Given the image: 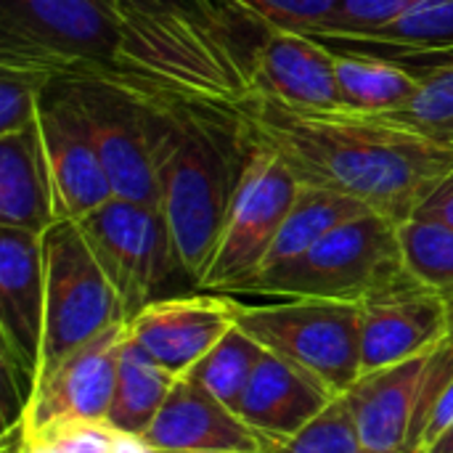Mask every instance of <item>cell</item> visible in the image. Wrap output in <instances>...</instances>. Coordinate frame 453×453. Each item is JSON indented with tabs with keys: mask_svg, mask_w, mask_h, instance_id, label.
<instances>
[{
	"mask_svg": "<svg viewBox=\"0 0 453 453\" xmlns=\"http://www.w3.org/2000/svg\"><path fill=\"white\" fill-rule=\"evenodd\" d=\"M188 453H265V451H234V449H226V451H188Z\"/></svg>",
	"mask_w": 453,
	"mask_h": 453,
	"instance_id": "obj_36",
	"label": "cell"
},
{
	"mask_svg": "<svg viewBox=\"0 0 453 453\" xmlns=\"http://www.w3.org/2000/svg\"><path fill=\"white\" fill-rule=\"evenodd\" d=\"M143 93L154 114L159 207L183 271L199 287L255 143L223 101Z\"/></svg>",
	"mask_w": 453,
	"mask_h": 453,
	"instance_id": "obj_2",
	"label": "cell"
},
{
	"mask_svg": "<svg viewBox=\"0 0 453 453\" xmlns=\"http://www.w3.org/2000/svg\"><path fill=\"white\" fill-rule=\"evenodd\" d=\"M417 281L406 263L398 223L369 210L329 231L305 255L263 271L244 295L366 303Z\"/></svg>",
	"mask_w": 453,
	"mask_h": 453,
	"instance_id": "obj_4",
	"label": "cell"
},
{
	"mask_svg": "<svg viewBox=\"0 0 453 453\" xmlns=\"http://www.w3.org/2000/svg\"><path fill=\"white\" fill-rule=\"evenodd\" d=\"M157 451H265L263 438L234 409L212 398L188 377H178L154 425L143 435Z\"/></svg>",
	"mask_w": 453,
	"mask_h": 453,
	"instance_id": "obj_16",
	"label": "cell"
},
{
	"mask_svg": "<svg viewBox=\"0 0 453 453\" xmlns=\"http://www.w3.org/2000/svg\"><path fill=\"white\" fill-rule=\"evenodd\" d=\"M427 453H453V425L449 427V433H446V435H443V438H441Z\"/></svg>",
	"mask_w": 453,
	"mask_h": 453,
	"instance_id": "obj_35",
	"label": "cell"
},
{
	"mask_svg": "<svg viewBox=\"0 0 453 453\" xmlns=\"http://www.w3.org/2000/svg\"><path fill=\"white\" fill-rule=\"evenodd\" d=\"M58 220L56 186L37 114L32 125L0 135V226L42 236Z\"/></svg>",
	"mask_w": 453,
	"mask_h": 453,
	"instance_id": "obj_19",
	"label": "cell"
},
{
	"mask_svg": "<svg viewBox=\"0 0 453 453\" xmlns=\"http://www.w3.org/2000/svg\"><path fill=\"white\" fill-rule=\"evenodd\" d=\"M337 50L377 53L393 61H414L453 50V0H422L395 21L356 37L321 40Z\"/></svg>",
	"mask_w": 453,
	"mask_h": 453,
	"instance_id": "obj_21",
	"label": "cell"
},
{
	"mask_svg": "<svg viewBox=\"0 0 453 453\" xmlns=\"http://www.w3.org/2000/svg\"><path fill=\"white\" fill-rule=\"evenodd\" d=\"M16 453H56L50 441L42 438V435H32V433H24L21 427L16 430Z\"/></svg>",
	"mask_w": 453,
	"mask_h": 453,
	"instance_id": "obj_33",
	"label": "cell"
},
{
	"mask_svg": "<svg viewBox=\"0 0 453 453\" xmlns=\"http://www.w3.org/2000/svg\"><path fill=\"white\" fill-rule=\"evenodd\" d=\"M361 453H409V451H369V449H366V451H361Z\"/></svg>",
	"mask_w": 453,
	"mask_h": 453,
	"instance_id": "obj_37",
	"label": "cell"
},
{
	"mask_svg": "<svg viewBox=\"0 0 453 453\" xmlns=\"http://www.w3.org/2000/svg\"><path fill=\"white\" fill-rule=\"evenodd\" d=\"M133 16H159V13H170L175 11V5L170 0H122Z\"/></svg>",
	"mask_w": 453,
	"mask_h": 453,
	"instance_id": "obj_34",
	"label": "cell"
},
{
	"mask_svg": "<svg viewBox=\"0 0 453 453\" xmlns=\"http://www.w3.org/2000/svg\"><path fill=\"white\" fill-rule=\"evenodd\" d=\"M453 425V377L451 382L438 393L427 419H425V430H422V441H419V453H427Z\"/></svg>",
	"mask_w": 453,
	"mask_h": 453,
	"instance_id": "obj_30",
	"label": "cell"
},
{
	"mask_svg": "<svg viewBox=\"0 0 453 453\" xmlns=\"http://www.w3.org/2000/svg\"><path fill=\"white\" fill-rule=\"evenodd\" d=\"M130 21L122 0H0V64L53 80L111 77Z\"/></svg>",
	"mask_w": 453,
	"mask_h": 453,
	"instance_id": "obj_3",
	"label": "cell"
},
{
	"mask_svg": "<svg viewBox=\"0 0 453 453\" xmlns=\"http://www.w3.org/2000/svg\"><path fill=\"white\" fill-rule=\"evenodd\" d=\"M332 53L342 111L382 117L411 104L422 85L419 74L403 66L401 61L361 50L332 48Z\"/></svg>",
	"mask_w": 453,
	"mask_h": 453,
	"instance_id": "obj_20",
	"label": "cell"
},
{
	"mask_svg": "<svg viewBox=\"0 0 453 453\" xmlns=\"http://www.w3.org/2000/svg\"><path fill=\"white\" fill-rule=\"evenodd\" d=\"M175 374L159 366L138 342L125 340L119 350V366H117V385H114V398L109 406L106 422L130 435H146L149 427L154 425L159 409L165 406Z\"/></svg>",
	"mask_w": 453,
	"mask_h": 453,
	"instance_id": "obj_22",
	"label": "cell"
},
{
	"mask_svg": "<svg viewBox=\"0 0 453 453\" xmlns=\"http://www.w3.org/2000/svg\"><path fill=\"white\" fill-rule=\"evenodd\" d=\"M45 250V340L40 374L77 348L127 321L122 300L74 220L42 234Z\"/></svg>",
	"mask_w": 453,
	"mask_h": 453,
	"instance_id": "obj_6",
	"label": "cell"
},
{
	"mask_svg": "<svg viewBox=\"0 0 453 453\" xmlns=\"http://www.w3.org/2000/svg\"><path fill=\"white\" fill-rule=\"evenodd\" d=\"M427 353L361 374L342 398L350 406L364 449L411 451V430L419 406Z\"/></svg>",
	"mask_w": 453,
	"mask_h": 453,
	"instance_id": "obj_18",
	"label": "cell"
},
{
	"mask_svg": "<svg viewBox=\"0 0 453 453\" xmlns=\"http://www.w3.org/2000/svg\"><path fill=\"white\" fill-rule=\"evenodd\" d=\"M53 77L29 66L0 64V135L32 125Z\"/></svg>",
	"mask_w": 453,
	"mask_h": 453,
	"instance_id": "obj_27",
	"label": "cell"
},
{
	"mask_svg": "<svg viewBox=\"0 0 453 453\" xmlns=\"http://www.w3.org/2000/svg\"><path fill=\"white\" fill-rule=\"evenodd\" d=\"M263 356H265V348L236 324L183 377L194 380L212 398H218L220 403H226L228 409L236 411V406H239L257 364L263 361Z\"/></svg>",
	"mask_w": 453,
	"mask_h": 453,
	"instance_id": "obj_24",
	"label": "cell"
},
{
	"mask_svg": "<svg viewBox=\"0 0 453 453\" xmlns=\"http://www.w3.org/2000/svg\"><path fill=\"white\" fill-rule=\"evenodd\" d=\"M334 398L313 374L265 350L236 406V417L263 441H284L300 433Z\"/></svg>",
	"mask_w": 453,
	"mask_h": 453,
	"instance_id": "obj_17",
	"label": "cell"
},
{
	"mask_svg": "<svg viewBox=\"0 0 453 453\" xmlns=\"http://www.w3.org/2000/svg\"><path fill=\"white\" fill-rule=\"evenodd\" d=\"M127 340V321L111 326L98 340L77 348L56 366L45 369L24 411V433H48L66 425L106 422L117 385L119 350Z\"/></svg>",
	"mask_w": 453,
	"mask_h": 453,
	"instance_id": "obj_10",
	"label": "cell"
},
{
	"mask_svg": "<svg viewBox=\"0 0 453 453\" xmlns=\"http://www.w3.org/2000/svg\"><path fill=\"white\" fill-rule=\"evenodd\" d=\"M300 180L273 151L255 146L228 210L202 289L244 295L265 268L271 247L300 194Z\"/></svg>",
	"mask_w": 453,
	"mask_h": 453,
	"instance_id": "obj_8",
	"label": "cell"
},
{
	"mask_svg": "<svg viewBox=\"0 0 453 453\" xmlns=\"http://www.w3.org/2000/svg\"><path fill=\"white\" fill-rule=\"evenodd\" d=\"M265 453H361L364 441L358 435L350 406L337 395L319 417H313L300 433L284 441H263Z\"/></svg>",
	"mask_w": 453,
	"mask_h": 453,
	"instance_id": "obj_26",
	"label": "cell"
},
{
	"mask_svg": "<svg viewBox=\"0 0 453 453\" xmlns=\"http://www.w3.org/2000/svg\"><path fill=\"white\" fill-rule=\"evenodd\" d=\"M64 82L74 90L80 106L85 109L96 149L114 186V196L159 207L162 194L149 96L117 77Z\"/></svg>",
	"mask_w": 453,
	"mask_h": 453,
	"instance_id": "obj_9",
	"label": "cell"
},
{
	"mask_svg": "<svg viewBox=\"0 0 453 453\" xmlns=\"http://www.w3.org/2000/svg\"><path fill=\"white\" fill-rule=\"evenodd\" d=\"M369 212L366 204H361L353 196H345L340 191L332 188H321V186H300V194L271 247V255L265 260L263 271L279 268L300 255H305L316 242H321L329 231H334L337 226L348 223L350 218ZM260 271V273H263Z\"/></svg>",
	"mask_w": 453,
	"mask_h": 453,
	"instance_id": "obj_23",
	"label": "cell"
},
{
	"mask_svg": "<svg viewBox=\"0 0 453 453\" xmlns=\"http://www.w3.org/2000/svg\"><path fill=\"white\" fill-rule=\"evenodd\" d=\"M449 337V305L419 281L361 303V374L430 353Z\"/></svg>",
	"mask_w": 453,
	"mask_h": 453,
	"instance_id": "obj_14",
	"label": "cell"
},
{
	"mask_svg": "<svg viewBox=\"0 0 453 453\" xmlns=\"http://www.w3.org/2000/svg\"><path fill=\"white\" fill-rule=\"evenodd\" d=\"M236 326V300L218 295L162 297L127 319V334L159 366L183 377Z\"/></svg>",
	"mask_w": 453,
	"mask_h": 453,
	"instance_id": "obj_13",
	"label": "cell"
},
{
	"mask_svg": "<svg viewBox=\"0 0 453 453\" xmlns=\"http://www.w3.org/2000/svg\"><path fill=\"white\" fill-rule=\"evenodd\" d=\"M77 226L117 289L127 319L149 303L167 297L165 289L178 276L188 279L159 207L111 196L77 220Z\"/></svg>",
	"mask_w": 453,
	"mask_h": 453,
	"instance_id": "obj_7",
	"label": "cell"
},
{
	"mask_svg": "<svg viewBox=\"0 0 453 453\" xmlns=\"http://www.w3.org/2000/svg\"><path fill=\"white\" fill-rule=\"evenodd\" d=\"M419 215H430L438 218L443 223H449L453 228V170L430 191V196L422 202V207L417 210ZM414 212V215H417Z\"/></svg>",
	"mask_w": 453,
	"mask_h": 453,
	"instance_id": "obj_31",
	"label": "cell"
},
{
	"mask_svg": "<svg viewBox=\"0 0 453 453\" xmlns=\"http://www.w3.org/2000/svg\"><path fill=\"white\" fill-rule=\"evenodd\" d=\"M422 0H340V5L311 32L319 40H337V37H356L374 32Z\"/></svg>",
	"mask_w": 453,
	"mask_h": 453,
	"instance_id": "obj_28",
	"label": "cell"
},
{
	"mask_svg": "<svg viewBox=\"0 0 453 453\" xmlns=\"http://www.w3.org/2000/svg\"><path fill=\"white\" fill-rule=\"evenodd\" d=\"M443 141H451V143H453V133H449V135H446Z\"/></svg>",
	"mask_w": 453,
	"mask_h": 453,
	"instance_id": "obj_38",
	"label": "cell"
},
{
	"mask_svg": "<svg viewBox=\"0 0 453 453\" xmlns=\"http://www.w3.org/2000/svg\"><path fill=\"white\" fill-rule=\"evenodd\" d=\"M236 324L265 350L287 358L342 395L361 377V305L319 297L236 303Z\"/></svg>",
	"mask_w": 453,
	"mask_h": 453,
	"instance_id": "obj_5",
	"label": "cell"
},
{
	"mask_svg": "<svg viewBox=\"0 0 453 453\" xmlns=\"http://www.w3.org/2000/svg\"><path fill=\"white\" fill-rule=\"evenodd\" d=\"M403 263L409 273L427 289L453 292V228L430 215H411L398 223Z\"/></svg>",
	"mask_w": 453,
	"mask_h": 453,
	"instance_id": "obj_25",
	"label": "cell"
},
{
	"mask_svg": "<svg viewBox=\"0 0 453 453\" xmlns=\"http://www.w3.org/2000/svg\"><path fill=\"white\" fill-rule=\"evenodd\" d=\"M244 16L257 19L265 29H289L311 35L340 0H226Z\"/></svg>",
	"mask_w": 453,
	"mask_h": 453,
	"instance_id": "obj_29",
	"label": "cell"
},
{
	"mask_svg": "<svg viewBox=\"0 0 453 453\" xmlns=\"http://www.w3.org/2000/svg\"><path fill=\"white\" fill-rule=\"evenodd\" d=\"M111 453H159L146 438L141 435H130V433H119L114 435V449Z\"/></svg>",
	"mask_w": 453,
	"mask_h": 453,
	"instance_id": "obj_32",
	"label": "cell"
},
{
	"mask_svg": "<svg viewBox=\"0 0 453 453\" xmlns=\"http://www.w3.org/2000/svg\"><path fill=\"white\" fill-rule=\"evenodd\" d=\"M218 101L239 117L250 141L281 157L300 183L353 196L395 223L409 220L453 170L451 141L388 117L287 109L252 93Z\"/></svg>",
	"mask_w": 453,
	"mask_h": 453,
	"instance_id": "obj_1",
	"label": "cell"
},
{
	"mask_svg": "<svg viewBox=\"0 0 453 453\" xmlns=\"http://www.w3.org/2000/svg\"><path fill=\"white\" fill-rule=\"evenodd\" d=\"M0 334L3 353L37 382L45 340L42 236L0 226Z\"/></svg>",
	"mask_w": 453,
	"mask_h": 453,
	"instance_id": "obj_15",
	"label": "cell"
},
{
	"mask_svg": "<svg viewBox=\"0 0 453 453\" xmlns=\"http://www.w3.org/2000/svg\"><path fill=\"white\" fill-rule=\"evenodd\" d=\"M265 32V40L252 53L244 93L271 98L287 109L340 111L342 98L332 48L303 32Z\"/></svg>",
	"mask_w": 453,
	"mask_h": 453,
	"instance_id": "obj_12",
	"label": "cell"
},
{
	"mask_svg": "<svg viewBox=\"0 0 453 453\" xmlns=\"http://www.w3.org/2000/svg\"><path fill=\"white\" fill-rule=\"evenodd\" d=\"M40 127L56 186L58 218L82 220L114 196V186L93 141L90 122L74 90L53 80L40 101Z\"/></svg>",
	"mask_w": 453,
	"mask_h": 453,
	"instance_id": "obj_11",
	"label": "cell"
}]
</instances>
